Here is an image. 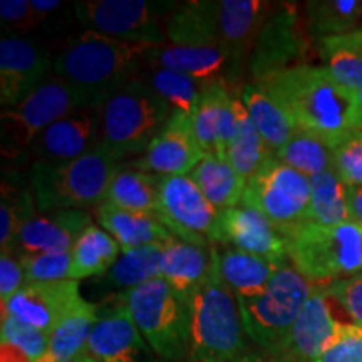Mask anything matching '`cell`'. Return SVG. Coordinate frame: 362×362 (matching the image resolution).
Returning a JSON list of instances; mask_svg holds the SVG:
<instances>
[{"label":"cell","mask_w":362,"mask_h":362,"mask_svg":"<svg viewBox=\"0 0 362 362\" xmlns=\"http://www.w3.org/2000/svg\"><path fill=\"white\" fill-rule=\"evenodd\" d=\"M0 334H2V344L16 347L30 362H42L47 356V334L22 324L13 317H2V332Z\"/></svg>","instance_id":"cell-41"},{"label":"cell","mask_w":362,"mask_h":362,"mask_svg":"<svg viewBox=\"0 0 362 362\" xmlns=\"http://www.w3.org/2000/svg\"><path fill=\"white\" fill-rule=\"evenodd\" d=\"M117 165L96 148L72 161H34L30 168L29 192L40 214L59 210H84L106 202L107 189Z\"/></svg>","instance_id":"cell-5"},{"label":"cell","mask_w":362,"mask_h":362,"mask_svg":"<svg viewBox=\"0 0 362 362\" xmlns=\"http://www.w3.org/2000/svg\"><path fill=\"white\" fill-rule=\"evenodd\" d=\"M214 247H200L173 238L163 247L161 279L188 298L210 274Z\"/></svg>","instance_id":"cell-26"},{"label":"cell","mask_w":362,"mask_h":362,"mask_svg":"<svg viewBox=\"0 0 362 362\" xmlns=\"http://www.w3.org/2000/svg\"><path fill=\"white\" fill-rule=\"evenodd\" d=\"M265 88L291 116L297 129L336 148L359 129L356 94L337 83L322 66H296L267 79Z\"/></svg>","instance_id":"cell-1"},{"label":"cell","mask_w":362,"mask_h":362,"mask_svg":"<svg viewBox=\"0 0 362 362\" xmlns=\"http://www.w3.org/2000/svg\"><path fill=\"white\" fill-rule=\"evenodd\" d=\"M356 103H357V112H359V116H362V89L356 90ZM357 126H359V123H357Z\"/></svg>","instance_id":"cell-52"},{"label":"cell","mask_w":362,"mask_h":362,"mask_svg":"<svg viewBox=\"0 0 362 362\" xmlns=\"http://www.w3.org/2000/svg\"><path fill=\"white\" fill-rule=\"evenodd\" d=\"M37 211L34 198L29 189H12L7 185L2 188V202H0V247L2 253L11 252L21 228Z\"/></svg>","instance_id":"cell-40"},{"label":"cell","mask_w":362,"mask_h":362,"mask_svg":"<svg viewBox=\"0 0 362 362\" xmlns=\"http://www.w3.org/2000/svg\"><path fill=\"white\" fill-rule=\"evenodd\" d=\"M86 210H59L34 215L22 226L11 253L17 259L40 253L71 252L76 238L93 223Z\"/></svg>","instance_id":"cell-20"},{"label":"cell","mask_w":362,"mask_h":362,"mask_svg":"<svg viewBox=\"0 0 362 362\" xmlns=\"http://www.w3.org/2000/svg\"><path fill=\"white\" fill-rule=\"evenodd\" d=\"M161 176L141 170H117L107 189L106 202L138 214L156 215Z\"/></svg>","instance_id":"cell-34"},{"label":"cell","mask_w":362,"mask_h":362,"mask_svg":"<svg viewBox=\"0 0 362 362\" xmlns=\"http://www.w3.org/2000/svg\"><path fill=\"white\" fill-rule=\"evenodd\" d=\"M101 107H83L44 129L30 146L35 161H72L98 148L101 139Z\"/></svg>","instance_id":"cell-18"},{"label":"cell","mask_w":362,"mask_h":362,"mask_svg":"<svg viewBox=\"0 0 362 362\" xmlns=\"http://www.w3.org/2000/svg\"><path fill=\"white\" fill-rule=\"evenodd\" d=\"M146 69L178 71L208 86L226 81L230 57L221 45H151L146 52Z\"/></svg>","instance_id":"cell-23"},{"label":"cell","mask_w":362,"mask_h":362,"mask_svg":"<svg viewBox=\"0 0 362 362\" xmlns=\"http://www.w3.org/2000/svg\"><path fill=\"white\" fill-rule=\"evenodd\" d=\"M334 298L325 287H315L274 362H314L332 346L344 325L334 314Z\"/></svg>","instance_id":"cell-14"},{"label":"cell","mask_w":362,"mask_h":362,"mask_svg":"<svg viewBox=\"0 0 362 362\" xmlns=\"http://www.w3.org/2000/svg\"><path fill=\"white\" fill-rule=\"evenodd\" d=\"M287 259L315 287L362 274V226L307 223L287 237Z\"/></svg>","instance_id":"cell-6"},{"label":"cell","mask_w":362,"mask_h":362,"mask_svg":"<svg viewBox=\"0 0 362 362\" xmlns=\"http://www.w3.org/2000/svg\"><path fill=\"white\" fill-rule=\"evenodd\" d=\"M205 156L194 134L192 116L173 111L134 166L158 176H185Z\"/></svg>","instance_id":"cell-17"},{"label":"cell","mask_w":362,"mask_h":362,"mask_svg":"<svg viewBox=\"0 0 362 362\" xmlns=\"http://www.w3.org/2000/svg\"><path fill=\"white\" fill-rule=\"evenodd\" d=\"M334 170L347 187H362L361 129H356L334 148Z\"/></svg>","instance_id":"cell-42"},{"label":"cell","mask_w":362,"mask_h":362,"mask_svg":"<svg viewBox=\"0 0 362 362\" xmlns=\"http://www.w3.org/2000/svg\"><path fill=\"white\" fill-rule=\"evenodd\" d=\"M216 257L221 277L232 288L237 300L257 297L264 292L275 272L282 265L232 247L225 250L216 248Z\"/></svg>","instance_id":"cell-28"},{"label":"cell","mask_w":362,"mask_h":362,"mask_svg":"<svg viewBox=\"0 0 362 362\" xmlns=\"http://www.w3.org/2000/svg\"><path fill=\"white\" fill-rule=\"evenodd\" d=\"M30 4H33V8L35 11V16H37L40 24L44 21H47V17L52 12H56L62 7V4L59 0H30Z\"/></svg>","instance_id":"cell-48"},{"label":"cell","mask_w":362,"mask_h":362,"mask_svg":"<svg viewBox=\"0 0 362 362\" xmlns=\"http://www.w3.org/2000/svg\"><path fill=\"white\" fill-rule=\"evenodd\" d=\"M305 24L312 37L322 40L361 29L362 2L359 0H317L304 6Z\"/></svg>","instance_id":"cell-36"},{"label":"cell","mask_w":362,"mask_h":362,"mask_svg":"<svg viewBox=\"0 0 362 362\" xmlns=\"http://www.w3.org/2000/svg\"><path fill=\"white\" fill-rule=\"evenodd\" d=\"M240 99L247 107L253 124L274 153H277L297 128L277 99L265 88V84L247 81L240 89Z\"/></svg>","instance_id":"cell-27"},{"label":"cell","mask_w":362,"mask_h":362,"mask_svg":"<svg viewBox=\"0 0 362 362\" xmlns=\"http://www.w3.org/2000/svg\"><path fill=\"white\" fill-rule=\"evenodd\" d=\"M361 29H362V22H361Z\"/></svg>","instance_id":"cell-54"},{"label":"cell","mask_w":362,"mask_h":362,"mask_svg":"<svg viewBox=\"0 0 362 362\" xmlns=\"http://www.w3.org/2000/svg\"><path fill=\"white\" fill-rule=\"evenodd\" d=\"M309 35L296 4H272L252 51L248 78L253 83H265L285 69L307 64Z\"/></svg>","instance_id":"cell-12"},{"label":"cell","mask_w":362,"mask_h":362,"mask_svg":"<svg viewBox=\"0 0 362 362\" xmlns=\"http://www.w3.org/2000/svg\"><path fill=\"white\" fill-rule=\"evenodd\" d=\"M25 284V272L22 262L11 252L2 253L0 255V298H2V304H6L12 296H16Z\"/></svg>","instance_id":"cell-47"},{"label":"cell","mask_w":362,"mask_h":362,"mask_svg":"<svg viewBox=\"0 0 362 362\" xmlns=\"http://www.w3.org/2000/svg\"><path fill=\"white\" fill-rule=\"evenodd\" d=\"M123 300L136 327L163 361L188 359L192 312L187 296L158 277L124 293Z\"/></svg>","instance_id":"cell-7"},{"label":"cell","mask_w":362,"mask_h":362,"mask_svg":"<svg viewBox=\"0 0 362 362\" xmlns=\"http://www.w3.org/2000/svg\"><path fill=\"white\" fill-rule=\"evenodd\" d=\"M235 116H237V124H235L232 139L226 146L225 158L237 170V173L248 181L272 156H275V153L269 148L257 126L253 124L240 96H235Z\"/></svg>","instance_id":"cell-30"},{"label":"cell","mask_w":362,"mask_h":362,"mask_svg":"<svg viewBox=\"0 0 362 362\" xmlns=\"http://www.w3.org/2000/svg\"><path fill=\"white\" fill-rule=\"evenodd\" d=\"M149 47L83 30L67 39L54 57L52 69L56 78L78 88L90 106L101 107L121 86L146 71Z\"/></svg>","instance_id":"cell-2"},{"label":"cell","mask_w":362,"mask_h":362,"mask_svg":"<svg viewBox=\"0 0 362 362\" xmlns=\"http://www.w3.org/2000/svg\"><path fill=\"white\" fill-rule=\"evenodd\" d=\"M242 205L264 214L287 240L310 223V178L272 156L247 181Z\"/></svg>","instance_id":"cell-9"},{"label":"cell","mask_w":362,"mask_h":362,"mask_svg":"<svg viewBox=\"0 0 362 362\" xmlns=\"http://www.w3.org/2000/svg\"><path fill=\"white\" fill-rule=\"evenodd\" d=\"M221 243L264 257L274 264L287 262V240L255 208L242 205L221 214Z\"/></svg>","instance_id":"cell-21"},{"label":"cell","mask_w":362,"mask_h":362,"mask_svg":"<svg viewBox=\"0 0 362 362\" xmlns=\"http://www.w3.org/2000/svg\"><path fill=\"white\" fill-rule=\"evenodd\" d=\"M88 354L99 362H163L136 327L126 304L99 317L90 332Z\"/></svg>","instance_id":"cell-19"},{"label":"cell","mask_w":362,"mask_h":362,"mask_svg":"<svg viewBox=\"0 0 362 362\" xmlns=\"http://www.w3.org/2000/svg\"><path fill=\"white\" fill-rule=\"evenodd\" d=\"M349 205L352 221L362 226V187H349Z\"/></svg>","instance_id":"cell-49"},{"label":"cell","mask_w":362,"mask_h":362,"mask_svg":"<svg viewBox=\"0 0 362 362\" xmlns=\"http://www.w3.org/2000/svg\"><path fill=\"white\" fill-rule=\"evenodd\" d=\"M98 146L116 163L146 151L168 123L171 106L141 78L131 79L101 106Z\"/></svg>","instance_id":"cell-4"},{"label":"cell","mask_w":362,"mask_h":362,"mask_svg":"<svg viewBox=\"0 0 362 362\" xmlns=\"http://www.w3.org/2000/svg\"><path fill=\"white\" fill-rule=\"evenodd\" d=\"M83 300L78 280L25 284L16 296L2 304V317H13L51 336L62 317Z\"/></svg>","instance_id":"cell-16"},{"label":"cell","mask_w":362,"mask_h":362,"mask_svg":"<svg viewBox=\"0 0 362 362\" xmlns=\"http://www.w3.org/2000/svg\"><path fill=\"white\" fill-rule=\"evenodd\" d=\"M165 29L175 45H221L220 0L178 2Z\"/></svg>","instance_id":"cell-25"},{"label":"cell","mask_w":362,"mask_h":362,"mask_svg":"<svg viewBox=\"0 0 362 362\" xmlns=\"http://www.w3.org/2000/svg\"><path fill=\"white\" fill-rule=\"evenodd\" d=\"M206 200L220 214L238 206L245 193L247 181L237 173L225 156L205 155L189 173Z\"/></svg>","instance_id":"cell-29"},{"label":"cell","mask_w":362,"mask_h":362,"mask_svg":"<svg viewBox=\"0 0 362 362\" xmlns=\"http://www.w3.org/2000/svg\"><path fill=\"white\" fill-rule=\"evenodd\" d=\"M232 362H274V359L262 351H247L245 354L237 357Z\"/></svg>","instance_id":"cell-50"},{"label":"cell","mask_w":362,"mask_h":362,"mask_svg":"<svg viewBox=\"0 0 362 362\" xmlns=\"http://www.w3.org/2000/svg\"><path fill=\"white\" fill-rule=\"evenodd\" d=\"M325 288L330 297L336 298L337 304L351 315L352 322L362 327V274L339 280Z\"/></svg>","instance_id":"cell-46"},{"label":"cell","mask_w":362,"mask_h":362,"mask_svg":"<svg viewBox=\"0 0 362 362\" xmlns=\"http://www.w3.org/2000/svg\"><path fill=\"white\" fill-rule=\"evenodd\" d=\"M189 312L188 362H232L248 351L238 300L221 277L215 247L210 274L189 297Z\"/></svg>","instance_id":"cell-3"},{"label":"cell","mask_w":362,"mask_h":362,"mask_svg":"<svg viewBox=\"0 0 362 362\" xmlns=\"http://www.w3.org/2000/svg\"><path fill=\"white\" fill-rule=\"evenodd\" d=\"M25 272V282H56L71 280V252L40 253L21 259Z\"/></svg>","instance_id":"cell-43"},{"label":"cell","mask_w":362,"mask_h":362,"mask_svg":"<svg viewBox=\"0 0 362 362\" xmlns=\"http://www.w3.org/2000/svg\"><path fill=\"white\" fill-rule=\"evenodd\" d=\"M170 104L171 110L193 116L205 84L192 76L171 69H146L139 76Z\"/></svg>","instance_id":"cell-39"},{"label":"cell","mask_w":362,"mask_h":362,"mask_svg":"<svg viewBox=\"0 0 362 362\" xmlns=\"http://www.w3.org/2000/svg\"><path fill=\"white\" fill-rule=\"evenodd\" d=\"M83 107H93L88 98L78 88L54 76L19 106L2 111L4 151L6 148L13 151L30 148L44 129Z\"/></svg>","instance_id":"cell-11"},{"label":"cell","mask_w":362,"mask_h":362,"mask_svg":"<svg viewBox=\"0 0 362 362\" xmlns=\"http://www.w3.org/2000/svg\"><path fill=\"white\" fill-rule=\"evenodd\" d=\"M121 247L101 226L90 223L71 248V280L107 274L121 255Z\"/></svg>","instance_id":"cell-32"},{"label":"cell","mask_w":362,"mask_h":362,"mask_svg":"<svg viewBox=\"0 0 362 362\" xmlns=\"http://www.w3.org/2000/svg\"><path fill=\"white\" fill-rule=\"evenodd\" d=\"M99 317V307L83 298L51 332L47 356L42 362H61L88 352L90 332Z\"/></svg>","instance_id":"cell-31"},{"label":"cell","mask_w":362,"mask_h":362,"mask_svg":"<svg viewBox=\"0 0 362 362\" xmlns=\"http://www.w3.org/2000/svg\"><path fill=\"white\" fill-rule=\"evenodd\" d=\"M0 25H2L4 37L6 35H19L34 30L40 25L35 16L30 0H2L0 2Z\"/></svg>","instance_id":"cell-44"},{"label":"cell","mask_w":362,"mask_h":362,"mask_svg":"<svg viewBox=\"0 0 362 362\" xmlns=\"http://www.w3.org/2000/svg\"><path fill=\"white\" fill-rule=\"evenodd\" d=\"M359 129L362 131V116H359Z\"/></svg>","instance_id":"cell-53"},{"label":"cell","mask_w":362,"mask_h":362,"mask_svg":"<svg viewBox=\"0 0 362 362\" xmlns=\"http://www.w3.org/2000/svg\"><path fill=\"white\" fill-rule=\"evenodd\" d=\"M314 362H362V327L347 322L332 346Z\"/></svg>","instance_id":"cell-45"},{"label":"cell","mask_w":362,"mask_h":362,"mask_svg":"<svg viewBox=\"0 0 362 362\" xmlns=\"http://www.w3.org/2000/svg\"><path fill=\"white\" fill-rule=\"evenodd\" d=\"M156 216L175 238L200 247L221 243V214L197 183L185 176H161Z\"/></svg>","instance_id":"cell-13"},{"label":"cell","mask_w":362,"mask_h":362,"mask_svg":"<svg viewBox=\"0 0 362 362\" xmlns=\"http://www.w3.org/2000/svg\"><path fill=\"white\" fill-rule=\"evenodd\" d=\"M163 247L148 245L121 252L119 259L106 274V280L112 287L128 293L149 280L161 277Z\"/></svg>","instance_id":"cell-37"},{"label":"cell","mask_w":362,"mask_h":362,"mask_svg":"<svg viewBox=\"0 0 362 362\" xmlns=\"http://www.w3.org/2000/svg\"><path fill=\"white\" fill-rule=\"evenodd\" d=\"M352 221L349 187L336 170L310 176V223L334 226Z\"/></svg>","instance_id":"cell-35"},{"label":"cell","mask_w":362,"mask_h":362,"mask_svg":"<svg viewBox=\"0 0 362 362\" xmlns=\"http://www.w3.org/2000/svg\"><path fill=\"white\" fill-rule=\"evenodd\" d=\"M54 59L42 45L19 35L0 40V104L12 110L47 79Z\"/></svg>","instance_id":"cell-15"},{"label":"cell","mask_w":362,"mask_h":362,"mask_svg":"<svg viewBox=\"0 0 362 362\" xmlns=\"http://www.w3.org/2000/svg\"><path fill=\"white\" fill-rule=\"evenodd\" d=\"M322 67L346 89H362V29L319 40Z\"/></svg>","instance_id":"cell-33"},{"label":"cell","mask_w":362,"mask_h":362,"mask_svg":"<svg viewBox=\"0 0 362 362\" xmlns=\"http://www.w3.org/2000/svg\"><path fill=\"white\" fill-rule=\"evenodd\" d=\"M178 2L166 0H84L72 11L86 30L131 44L168 42L165 21Z\"/></svg>","instance_id":"cell-10"},{"label":"cell","mask_w":362,"mask_h":362,"mask_svg":"<svg viewBox=\"0 0 362 362\" xmlns=\"http://www.w3.org/2000/svg\"><path fill=\"white\" fill-rule=\"evenodd\" d=\"M275 156L309 178L334 170V148L324 139L302 129H297Z\"/></svg>","instance_id":"cell-38"},{"label":"cell","mask_w":362,"mask_h":362,"mask_svg":"<svg viewBox=\"0 0 362 362\" xmlns=\"http://www.w3.org/2000/svg\"><path fill=\"white\" fill-rule=\"evenodd\" d=\"M94 215L101 228L119 243L123 252L148 245H166L175 238L156 215L123 210L107 202L99 203Z\"/></svg>","instance_id":"cell-24"},{"label":"cell","mask_w":362,"mask_h":362,"mask_svg":"<svg viewBox=\"0 0 362 362\" xmlns=\"http://www.w3.org/2000/svg\"><path fill=\"white\" fill-rule=\"evenodd\" d=\"M235 90L226 81H216L203 89L192 121L194 134L205 155L225 156L235 133Z\"/></svg>","instance_id":"cell-22"},{"label":"cell","mask_w":362,"mask_h":362,"mask_svg":"<svg viewBox=\"0 0 362 362\" xmlns=\"http://www.w3.org/2000/svg\"><path fill=\"white\" fill-rule=\"evenodd\" d=\"M315 291L291 262H284L265 291L257 297L238 300L247 337L267 356L280 349L297 317Z\"/></svg>","instance_id":"cell-8"},{"label":"cell","mask_w":362,"mask_h":362,"mask_svg":"<svg viewBox=\"0 0 362 362\" xmlns=\"http://www.w3.org/2000/svg\"><path fill=\"white\" fill-rule=\"evenodd\" d=\"M61 362H99V361L94 359V357H90V356L88 354V352H84V354H81V356H76V357H72V359L61 361Z\"/></svg>","instance_id":"cell-51"}]
</instances>
